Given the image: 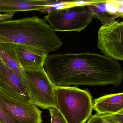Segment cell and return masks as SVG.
<instances>
[{
	"mask_svg": "<svg viewBox=\"0 0 123 123\" xmlns=\"http://www.w3.org/2000/svg\"><path fill=\"white\" fill-rule=\"evenodd\" d=\"M44 68L53 84L70 85H121L123 72L117 61L89 52L48 55Z\"/></svg>",
	"mask_w": 123,
	"mask_h": 123,
	"instance_id": "6da1fadb",
	"label": "cell"
},
{
	"mask_svg": "<svg viewBox=\"0 0 123 123\" xmlns=\"http://www.w3.org/2000/svg\"><path fill=\"white\" fill-rule=\"evenodd\" d=\"M33 47L47 54L59 50L61 39L44 18L38 16L0 21V43Z\"/></svg>",
	"mask_w": 123,
	"mask_h": 123,
	"instance_id": "7a4b0ae2",
	"label": "cell"
},
{
	"mask_svg": "<svg viewBox=\"0 0 123 123\" xmlns=\"http://www.w3.org/2000/svg\"><path fill=\"white\" fill-rule=\"evenodd\" d=\"M56 108L67 123H85L92 116V97L76 87L57 86L54 89Z\"/></svg>",
	"mask_w": 123,
	"mask_h": 123,
	"instance_id": "3957f363",
	"label": "cell"
},
{
	"mask_svg": "<svg viewBox=\"0 0 123 123\" xmlns=\"http://www.w3.org/2000/svg\"><path fill=\"white\" fill-rule=\"evenodd\" d=\"M31 103L42 109L56 108L54 89L44 67L38 69H23Z\"/></svg>",
	"mask_w": 123,
	"mask_h": 123,
	"instance_id": "277c9868",
	"label": "cell"
},
{
	"mask_svg": "<svg viewBox=\"0 0 123 123\" xmlns=\"http://www.w3.org/2000/svg\"><path fill=\"white\" fill-rule=\"evenodd\" d=\"M93 18L85 7H73L48 13L44 19L55 32H80L90 25Z\"/></svg>",
	"mask_w": 123,
	"mask_h": 123,
	"instance_id": "5b68a950",
	"label": "cell"
},
{
	"mask_svg": "<svg viewBox=\"0 0 123 123\" xmlns=\"http://www.w3.org/2000/svg\"><path fill=\"white\" fill-rule=\"evenodd\" d=\"M0 104L19 123H42V111L32 103L21 101L0 87Z\"/></svg>",
	"mask_w": 123,
	"mask_h": 123,
	"instance_id": "8992f818",
	"label": "cell"
},
{
	"mask_svg": "<svg viewBox=\"0 0 123 123\" xmlns=\"http://www.w3.org/2000/svg\"><path fill=\"white\" fill-rule=\"evenodd\" d=\"M97 46L105 56L123 61V22L115 20L102 25L98 32Z\"/></svg>",
	"mask_w": 123,
	"mask_h": 123,
	"instance_id": "52a82bcc",
	"label": "cell"
},
{
	"mask_svg": "<svg viewBox=\"0 0 123 123\" xmlns=\"http://www.w3.org/2000/svg\"><path fill=\"white\" fill-rule=\"evenodd\" d=\"M0 87L23 102L32 103L29 94L20 78L0 60Z\"/></svg>",
	"mask_w": 123,
	"mask_h": 123,
	"instance_id": "ba28073f",
	"label": "cell"
},
{
	"mask_svg": "<svg viewBox=\"0 0 123 123\" xmlns=\"http://www.w3.org/2000/svg\"><path fill=\"white\" fill-rule=\"evenodd\" d=\"M50 0H0V13L38 11L42 12Z\"/></svg>",
	"mask_w": 123,
	"mask_h": 123,
	"instance_id": "9c48e42d",
	"label": "cell"
},
{
	"mask_svg": "<svg viewBox=\"0 0 123 123\" xmlns=\"http://www.w3.org/2000/svg\"><path fill=\"white\" fill-rule=\"evenodd\" d=\"M0 60L17 74L29 93V87L17 54L16 44L0 43Z\"/></svg>",
	"mask_w": 123,
	"mask_h": 123,
	"instance_id": "30bf717a",
	"label": "cell"
},
{
	"mask_svg": "<svg viewBox=\"0 0 123 123\" xmlns=\"http://www.w3.org/2000/svg\"><path fill=\"white\" fill-rule=\"evenodd\" d=\"M17 54L22 68L38 69L44 67L45 58L48 55L33 47L16 44Z\"/></svg>",
	"mask_w": 123,
	"mask_h": 123,
	"instance_id": "8fae6325",
	"label": "cell"
},
{
	"mask_svg": "<svg viewBox=\"0 0 123 123\" xmlns=\"http://www.w3.org/2000/svg\"><path fill=\"white\" fill-rule=\"evenodd\" d=\"M92 109L98 114L114 113L123 110V93L109 94L95 99Z\"/></svg>",
	"mask_w": 123,
	"mask_h": 123,
	"instance_id": "7c38bea8",
	"label": "cell"
},
{
	"mask_svg": "<svg viewBox=\"0 0 123 123\" xmlns=\"http://www.w3.org/2000/svg\"><path fill=\"white\" fill-rule=\"evenodd\" d=\"M86 7L93 18L98 19L103 25L112 23L118 18L109 0H95Z\"/></svg>",
	"mask_w": 123,
	"mask_h": 123,
	"instance_id": "4fadbf2b",
	"label": "cell"
},
{
	"mask_svg": "<svg viewBox=\"0 0 123 123\" xmlns=\"http://www.w3.org/2000/svg\"><path fill=\"white\" fill-rule=\"evenodd\" d=\"M73 1H53L50 0L49 4L42 11V13H51L56 11L67 8L73 7Z\"/></svg>",
	"mask_w": 123,
	"mask_h": 123,
	"instance_id": "5bb4252c",
	"label": "cell"
},
{
	"mask_svg": "<svg viewBox=\"0 0 123 123\" xmlns=\"http://www.w3.org/2000/svg\"><path fill=\"white\" fill-rule=\"evenodd\" d=\"M109 123H123V110L114 113L101 114Z\"/></svg>",
	"mask_w": 123,
	"mask_h": 123,
	"instance_id": "9a60e30c",
	"label": "cell"
},
{
	"mask_svg": "<svg viewBox=\"0 0 123 123\" xmlns=\"http://www.w3.org/2000/svg\"><path fill=\"white\" fill-rule=\"evenodd\" d=\"M48 110L51 114V123H67L62 114L56 108H51Z\"/></svg>",
	"mask_w": 123,
	"mask_h": 123,
	"instance_id": "2e32d148",
	"label": "cell"
},
{
	"mask_svg": "<svg viewBox=\"0 0 123 123\" xmlns=\"http://www.w3.org/2000/svg\"><path fill=\"white\" fill-rule=\"evenodd\" d=\"M0 123H19L13 119L0 104Z\"/></svg>",
	"mask_w": 123,
	"mask_h": 123,
	"instance_id": "e0dca14e",
	"label": "cell"
},
{
	"mask_svg": "<svg viewBox=\"0 0 123 123\" xmlns=\"http://www.w3.org/2000/svg\"><path fill=\"white\" fill-rule=\"evenodd\" d=\"M85 123H109L104 118L101 114L96 113L94 115H92Z\"/></svg>",
	"mask_w": 123,
	"mask_h": 123,
	"instance_id": "ac0fdd59",
	"label": "cell"
},
{
	"mask_svg": "<svg viewBox=\"0 0 123 123\" xmlns=\"http://www.w3.org/2000/svg\"><path fill=\"white\" fill-rule=\"evenodd\" d=\"M95 0H76L73 1V7H85Z\"/></svg>",
	"mask_w": 123,
	"mask_h": 123,
	"instance_id": "d6986e66",
	"label": "cell"
},
{
	"mask_svg": "<svg viewBox=\"0 0 123 123\" xmlns=\"http://www.w3.org/2000/svg\"><path fill=\"white\" fill-rule=\"evenodd\" d=\"M15 13H0V21L8 20L12 19L15 15Z\"/></svg>",
	"mask_w": 123,
	"mask_h": 123,
	"instance_id": "ffe728a7",
	"label": "cell"
},
{
	"mask_svg": "<svg viewBox=\"0 0 123 123\" xmlns=\"http://www.w3.org/2000/svg\"></svg>",
	"mask_w": 123,
	"mask_h": 123,
	"instance_id": "44dd1931",
	"label": "cell"
}]
</instances>
